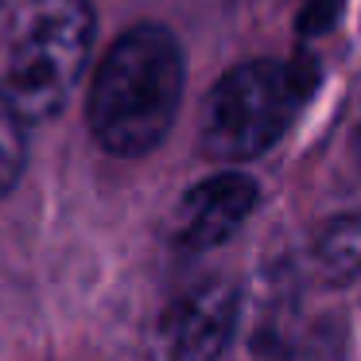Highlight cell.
Segmentation results:
<instances>
[{
	"mask_svg": "<svg viewBox=\"0 0 361 361\" xmlns=\"http://www.w3.org/2000/svg\"><path fill=\"white\" fill-rule=\"evenodd\" d=\"M183 47L167 27L136 24L97 63L90 133L113 156H144L175 125L183 102Z\"/></svg>",
	"mask_w": 361,
	"mask_h": 361,
	"instance_id": "6da1fadb",
	"label": "cell"
},
{
	"mask_svg": "<svg viewBox=\"0 0 361 361\" xmlns=\"http://www.w3.org/2000/svg\"><path fill=\"white\" fill-rule=\"evenodd\" d=\"M314 90V66L307 59L276 63L252 59L221 74L198 121V144L218 164L257 159L283 136Z\"/></svg>",
	"mask_w": 361,
	"mask_h": 361,
	"instance_id": "7a4b0ae2",
	"label": "cell"
},
{
	"mask_svg": "<svg viewBox=\"0 0 361 361\" xmlns=\"http://www.w3.org/2000/svg\"><path fill=\"white\" fill-rule=\"evenodd\" d=\"M94 12L86 0H24L12 27L8 102L27 125H43L66 105L86 74Z\"/></svg>",
	"mask_w": 361,
	"mask_h": 361,
	"instance_id": "3957f363",
	"label": "cell"
},
{
	"mask_svg": "<svg viewBox=\"0 0 361 361\" xmlns=\"http://www.w3.org/2000/svg\"><path fill=\"white\" fill-rule=\"evenodd\" d=\"M241 322V291L229 280H202L183 291L159 319V350L167 361H218Z\"/></svg>",
	"mask_w": 361,
	"mask_h": 361,
	"instance_id": "277c9868",
	"label": "cell"
},
{
	"mask_svg": "<svg viewBox=\"0 0 361 361\" xmlns=\"http://www.w3.org/2000/svg\"><path fill=\"white\" fill-rule=\"evenodd\" d=\"M257 206V183L249 175L221 171L183 195L171 221V241L183 252H206L229 241Z\"/></svg>",
	"mask_w": 361,
	"mask_h": 361,
	"instance_id": "5b68a950",
	"label": "cell"
},
{
	"mask_svg": "<svg viewBox=\"0 0 361 361\" xmlns=\"http://www.w3.org/2000/svg\"><path fill=\"white\" fill-rule=\"evenodd\" d=\"M311 272L330 288L361 280V214L330 218L311 241Z\"/></svg>",
	"mask_w": 361,
	"mask_h": 361,
	"instance_id": "8992f818",
	"label": "cell"
},
{
	"mask_svg": "<svg viewBox=\"0 0 361 361\" xmlns=\"http://www.w3.org/2000/svg\"><path fill=\"white\" fill-rule=\"evenodd\" d=\"M27 164V121L16 113L8 94H0V195L20 183Z\"/></svg>",
	"mask_w": 361,
	"mask_h": 361,
	"instance_id": "52a82bcc",
	"label": "cell"
},
{
	"mask_svg": "<svg viewBox=\"0 0 361 361\" xmlns=\"http://www.w3.org/2000/svg\"><path fill=\"white\" fill-rule=\"evenodd\" d=\"M338 12H342V0H307L303 16H299V27L307 35H322V32H330Z\"/></svg>",
	"mask_w": 361,
	"mask_h": 361,
	"instance_id": "ba28073f",
	"label": "cell"
},
{
	"mask_svg": "<svg viewBox=\"0 0 361 361\" xmlns=\"http://www.w3.org/2000/svg\"><path fill=\"white\" fill-rule=\"evenodd\" d=\"M353 152H357V159H361V113H357V125H353Z\"/></svg>",
	"mask_w": 361,
	"mask_h": 361,
	"instance_id": "9c48e42d",
	"label": "cell"
}]
</instances>
